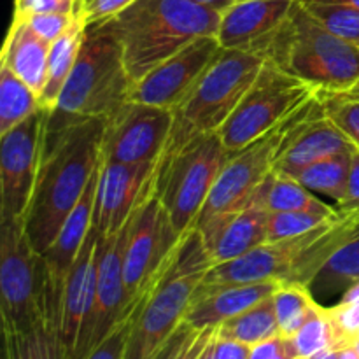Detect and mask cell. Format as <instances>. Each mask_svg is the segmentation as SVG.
Segmentation results:
<instances>
[{"label":"cell","mask_w":359,"mask_h":359,"mask_svg":"<svg viewBox=\"0 0 359 359\" xmlns=\"http://www.w3.org/2000/svg\"><path fill=\"white\" fill-rule=\"evenodd\" d=\"M105 119H69L49 111L41 167L25 216L32 248L42 255L102 165Z\"/></svg>","instance_id":"cell-1"},{"label":"cell","mask_w":359,"mask_h":359,"mask_svg":"<svg viewBox=\"0 0 359 359\" xmlns=\"http://www.w3.org/2000/svg\"><path fill=\"white\" fill-rule=\"evenodd\" d=\"M221 13L195 0H135L102 25L121 46L133 83L195 39L217 37Z\"/></svg>","instance_id":"cell-2"},{"label":"cell","mask_w":359,"mask_h":359,"mask_svg":"<svg viewBox=\"0 0 359 359\" xmlns=\"http://www.w3.org/2000/svg\"><path fill=\"white\" fill-rule=\"evenodd\" d=\"M256 55L305 81L318 93L359 86L358 46L323 27L300 0Z\"/></svg>","instance_id":"cell-3"},{"label":"cell","mask_w":359,"mask_h":359,"mask_svg":"<svg viewBox=\"0 0 359 359\" xmlns=\"http://www.w3.org/2000/svg\"><path fill=\"white\" fill-rule=\"evenodd\" d=\"M202 237L191 230L182 241L170 269L140 302L126 344L125 359H154L184 321L200 280L210 269Z\"/></svg>","instance_id":"cell-4"},{"label":"cell","mask_w":359,"mask_h":359,"mask_svg":"<svg viewBox=\"0 0 359 359\" xmlns=\"http://www.w3.org/2000/svg\"><path fill=\"white\" fill-rule=\"evenodd\" d=\"M263 63L265 60L256 53L221 49L195 90L172 112L174 121L163 154L219 132L255 83Z\"/></svg>","instance_id":"cell-5"},{"label":"cell","mask_w":359,"mask_h":359,"mask_svg":"<svg viewBox=\"0 0 359 359\" xmlns=\"http://www.w3.org/2000/svg\"><path fill=\"white\" fill-rule=\"evenodd\" d=\"M132 88L119 42L102 25H88L76 65L51 112L69 119H107L130 100Z\"/></svg>","instance_id":"cell-6"},{"label":"cell","mask_w":359,"mask_h":359,"mask_svg":"<svg viewBox=\"0 0 359 359\" xmlns=\"http://www.w3.org/2000/svg\"><path fill=\"white\" fill-rule=\"evenodd\" d=\"M228 156L230 151L221 137L210 133L174 153L163 154L158 161L154 193L181 237L195 230L196 219Z\"/></svg>","instance_id":"cell-7"},{"label":"cell","mask_w":359,"mask_h":359,"mask_svg":"<svg viewBox=\"0 0 359 359\" xmlns=\"http://www.w3.org/2000/svg\"><path fill=\"white\" fill-rule=\"evenodd\" d=\"M46 272L23 221H0V318L2 332L46 326Z\"/></svg>","instance_id":"cell-8"},{"label":"cell","mask_w":359,"mask_h":359,"mask_svg":"<svg viewBox=\"0 0 359 359\" xmlns=\"http://www.w3.org/2000/svg\"><path fill=\"white\" fill-rule=\"evenodd\" d=\"M316 95L311 84L265 62L217 135L230 153H237L283 125Z\"/></svg>","instance_id":"cell-9"},{"label":"cell","mask_w":359,"mask_h":359,"mask_svg":"<svg viewBox=\"0 0 359 359\" xmlns=\"http://www.w3.org/2000/svg\"><path fill=\"white\" fill-rule=\"evenodd\" d=\"M184 237L175 231L156 193L135 210L126 242L125 284L132 304L142 300L167 273Z\"/></svg>","instance_id":"cell-10"},{"label":"cell","mask_w":359,"mask_h":359,"mask_svg":"<svg viewBox=\"0 0 359 359\" xmlns=\"http://www.w3.org/2000/svg\"><path fill=\"white\" fill-rule=\"evenodd\" d=\"M49 111L41 109L0 135V221H23L41 167Z\"/></svg>","instance_id":"cell-11"},{"label":"cell","mask_w":359,"mask_h":359,"mask_svg":"<svg viewBox=\"0 0 359 359\" xmlns=\"http://www.w3.org/2000/svg\"><path fill=\"white\" fill-rule=\"evenodd\" d=\"M284 123L244 149L230 153L207 196L195 228L223 219L252 205L259 186L273 170V160L283 135Z\"/></svg>","instance_id":"cell-12"},{"label":"cell","mask_w":359,"mask_h":359,"mask_svg":"<svg viewBox=\"0 0 359 359\" xmlns=\"http://www.w3.org/2000/svg\"><path fill=\"white\" fill-rule=\"evenodd\" d=\"M174 116L165 109L128 100L105 119L102 163L139 165L160 161Z\"/></svg>","instance_id":"cell-13"},{"label":"cell","mask_w":359,"mask_h":359,"mask_svg":"<svg viewBox=\"0 0 359 359\" xmlns=\"http://www.w3.org/2000/svg\"><path fill=\"white\" fill-rule=\"evenodd\" d=\"M105 241L107 238L91 228L67 277L55 332H53L58 359H81L86 326L97 298L98 266H100Z\"/></svg>","instance_id":"cell-14"},{"label":"cell","mask_w":359,"mask_h":359,"mask_svg":"<svg viewBox=\"0 0 359 359\" xmlns=\"http://www.w3.org/2000/svg\"><path fill=\"white\" fill-rule=\"evenodd\" d=\"M217 37L195 39L133 83L130 100L174 112L221 53Z\"/></svg>","instance_id":"cell-15"},{"label":"cell","mask_w":359,"mask_h":359,"mask_svg":"<svg viewBox=\"0 0 359 359\" xmlns=\"http://www.w3.org/2000/svg\"><path fill=\"white\" fill-rule=\"evenodd\" d=\"M351 151H354V147L330 121L316 95L284 123L273 170L290 175L305 165Z\"/></svg>","instance_id":"cell-16"},{"label":"cell","mask_w":359,"mask_h":359,"mask_svg":"<svg viewBox=\"0 0 359 359\" xmlns=\"http://www.w3.org/2000/svg\"><path fill=\"white\" fill-rule=\"evenodd\" d=\"M158 161L139 165L102 163L93 207V228L111 238L154 189Z\"/></svg>","instance_id":"cell-17"},{"label":"cell","mask_w":359,"mask_h":359,"mask_svg":"<svg viewBox=\"0 0 359 359\" xmlns=\"http://www.w3.org/2000/svg\"><path fill=\"white\" fill-rule=\"evenodd\" d=\"M132 217L123 230H119L118 233L105 241L100 266H98L97 298H95L93 311H91L90 321L86 326L81 359H86L88 354L98 344L104 342L139 304V302L137 304L130 302L125 284V270H123Z\"/></svg>","instance_id":"cell-18"},{"label":"cell","mask_w":359,"mask_h":359,"mask_svg":"<svg viewBox=\"0 0 359 359\" xmlns=\"http://www.w3.org/2000/svg\"><path fill=\"white\" fill-rule=\"evenodd\" d=\"M98 174H100V168L93 175L86 191L81 196L72 212L67 216L55 242L49 245L48 251L42 252V263H44L46 272V300H48V305H46V328L51 332V335L55 332L67 277H69L70 270H72L74 263H76L77 256L83 249L88 233L93 228V207Z\"/></svg>","instance_id":"cell-19"},{"label":"cell","mask_w":359,"mask_h":359,"mask_svg":"<svg viewBox=\"0 0 359 359\" xmlns=\"http://www.w3.org/2000/svg\"><path fill=\"white\" fill-rule=\"evenodd\" d=\"M314 231V230H312ZM312 231L290 241L265 242L244 256L210 266L200 280L196 291H209L233 284L265 283V280H290L302 252L307 248Z\"/></svg>","instance_id":"cell-20"},{"label":"cell","mask_w":359,"mask_h":359,"mask_svg":"<svg viewBox=\"0 0 359 359\" xmlns=\"http://www.w3.org/2000/svg\"><path fill=\"white\" fill-rule=\"evenodd\" d=\"M297 0H238L221 13L217 41L223 49L256 53L290 16Z\"/></svg>","instance_id":"cell-21"},{"label":"cell","mask_w":359,"mask_h":359,"mask_svg":"<svg viewBox=\"0 0 359 359\" xmlns=\"http://www.w3.org/2000/svg\"><path fill=\"white\" fill-rule=\"evenodd\" d=\"M269 212L259 207H248L237 214L196 226L202 237L210 265L231 262L266 242Z\"/></svg>","instance_id":"cell-22"},{"label":"cell","mask_w":359,"mask_h":359,"mask_svg":"<svg viewBox=\"0 0 359 359\" xmlns=\"http://www.w3.org/2000/svg\"><path fill=\"white\" fill-rule=\"evenodd\" d=\"M279 280H265L252 284L214 287L209 291H195L184 314V323L196 330L212 328L221 323L249 311L255 305L276 293Z\"/></svg>","instance_id":"cell-23"},{"label":"cell","mask_w":359,"mask_h":359,"mask_svg":"<svg viewBox=\"0 0 359 359\" xmlns=\"http://www.w3.org/2000/svg\"><path fill=\"white\" fill-rule=\"evenodd\" d=\"M49 48L51 44L39 37L21 18L13 16L4 41L0 63L28 84L39 95V100L48 79Z\"/></svg>","instance_id":"cell-24"},{"label":"cell","mask_w":359,"mask_h":359,"mask_svg":"<svg viewBox=\"0 0 359 359\" xmlns=\"http://www.w3.org/2000/svg\"><path fill=\"white\" fill-rule=\"evenodd\" d=\"M251 207H259L266 212H318L325 216H335L337 207L319 200L311 189L283 172L272 170L259 186Z\"/></svg>","instance_id":"cell-25"},{"label":"cell","mask_w":359,"mask_h":359,"mask_svg":"<svg viewBox=\"0 0 359 359\" xmlns=\"http://www.w3.org/2000/svg\"><path fill=\"white\" fill-rule=\"evenodd\" d=\"M86 21L83 14L77 9V18L69 30L60 35L56 41L51 42L49 48V62H48V79H46L44 91L41 95V107L46 111H53L56 107L60 93L72 72L74 65L79 56L81 46H83L84 35H86Z\"/></svg>","instance_id":"cell-26"},{"label":"cell","mask_w":359,"mask_h":359,"mask_svg":"<svg viewBox=\"0 0 359 359\" xmlns=\"http://www.w3.org/2000/svg\"><path fill=\"white\" fill-rule=\"evenodd\" d=\"M351 153L332 154V156H326L323 160L314 161V163L305 165L290 175L311 191L323 193V195L335 200L337 207H339L347 193Z\"/></svg>","instance_id":"cell-27"},{"label":"cell","mask_w":359,"mask_h":359,"mask_svg":"<svg viewBox=\"0 0 359 359\" xmlns=\"http://www.w3.org/2000/svg\"><path fill=\"white\" fill-rule=\"evenodd\" d=\"M217 335L221 339L233 340V342L244 344L248 347L279 335V325H277L272 297L251 307L249 311L221 323L217 326Z\"/></svg>","instance_id":"cell-28"},{"label":"cell","mask_w":359,"mask_h":359,"mask_svg":"<svg viewBox=\"0 0 359 359\" xmlns=\"http://www.w3.org/2000/svg\"><path fill=\"white\" fill-rule=\"evenodd\" d=\"M41 109L39 95L0 63V135Z\"/></svg>","instance_id":"cell-29"},{"label":"cell","mask_w":359,"mask_h":359,"mask_svg":"<svg viewBox=\"0 0 359 359\" xmlns=\"http://www.w3.org/2000/svg\"><path fill=\"white\" fill-rule=\"evenodd\" d=\"M272 300L283 339H293L318 305L311 287L300 283H279Z\"/></svg>","instance_id":"cell-30"},{"label":"cell","mask_w":359,"mask_h":359,"mask_svg":"<svg viewBox=\"0 0 359 359\" xmlns=\"http://www.w3.org/2000/svg\"><path fill=\"white\" fill-rule=\"evenodd\" d=\"M356 283H359V231L328 259L312 280L311 291L319 290L328 294L335 291L346 293Z\"/></svg>","instance_id":"cell-31"},{"label":"cell","mask_w":359,"mask_h":359,"mask_svg":"<svg viewBox=\"0 0 359 359\" xmlns=\"http://www.w3.org/2000/svg\"><path fill=\"white\" fill-rule=\"evenodd\" d=\"M290 340L291 346H293L294 356L304 359L312 358L314 354L330 349V347L340 349V347L346 346L339 337V333H337L328 307H323L319 304L316 305L305 325L298 330L297 335Z\"/></svg>","instance_id":"cell-32"},{"label":"cell","mask_w":359,"mask_h":359,"mask_svg":"<svg viewBox=\"0 0 359 359\" xmlns=\"http://www.w3.org/2000/svg\"><path fill=\"white\" fill-rule=\"evenodd\" d=\"M325 114L359 151V86L332 93H318Z\"/></svg>","instance_id":"cell-33"},{"label":"cell","mask_w":359,"mask_h":359,"mask_svg":"<svg viewBox=\"0 0 359 359\" xmlns=\"http://www.w3.org/2000/svg\"><path fill=\"white\" fill-rule=\"evenodd\" d=\"M4 359H58L55 339L44 325L28 332H4Z\"/></svg>","instance_id":"cell-34"},{"label":"cell","mask_w":359,"mask_h":359,"mask_svg":"<svg viewBox=\"0 0 359 359\" xmlns=\"http://www.w3.org/2000/svg\"><path fill=\"white\" fill-rule=\"evenodd\" d=\"M217 326L196 330L182 321L154 359H202Z\"/></svg>","instance_id":"cell-35"},{"label":"cell","mask_w":359,"mask_h":359,"mask_svg":"<svg viewBox=\"0 0 359 359\" xmlns=\"http://www.w3.org/2000/svg\"><path fill=\"white\" fill-rule=\"evenodd\" d=\"M302 2V0H300ZM305 9L339 37L353 42L359 48V11L339 4L302 2Z\"/></svg>","instance_id":"cell-36"},{"label":"cell","mask_w":359,"mask_h":359,"mask_svg":"<svg viewBox=\"0 0 359 359\" xmlns=\"http://www.w3.org/2000/svg\"><path fill=\"white\" fill-rule=\"evenodd\" d=\"M333 216H325L318 212H269L266 219V242L290 241V238L302 237L309 231L316 230Z\"/></svg>","instance_id":"cell-37"},{"label":"cell","mask_w":359,"mask_h":359,"mask_svg":"<svg viewBox=\"0 0 359 359\" xmlns=\"http://www.w3.org/2000/svg\"><path fill=\"white\" fill-rule=\"evenodd\" d=\"M13 16H18V14H13ZM18 18H21L39 37L51 44L60 35L65 34L70 28V25L76 21L77 9L74 13H39Z\"/></svg>","instance_id":"cell-38"},{"label":"cell","mask_w":359,"mask_h":359,"mask_svg":"<svg viewBox=\"0 0 359 359\" xmlns=\"http://www.w3.org/2000/svg\"><path fill=\"white\" fill-rule=\"evenodd\" d=\"M142 302V300H140ZM139 304L135 305L132 312H130L128 318L104 340V342L98 344L90 354H88L86 359H125V351H126V344H128V337L130 332H132V325L133 319H135L137 309H139Z\"/></svg>","instance_id":"cell-39"},{"label":"cell","mask_w":359,"mask_h":359,"mask_svg":"<svg viewBox=\"0 0 359 359\" xmlns=\"http://www.w3.org/2000/svg\"><path fill=\"white\" fill-rule=\"evenodd\" d=\"M328 311L342 342L346 346L354 344V340L359 337V302L358 304L340 302L339 305L330 307Z\"/></svg>","instance_id":"cell-40"},{"label":"cell","mask_w":359,"mask_h":359,"mask_svg":"<svg viewBox=\"0 0 359 359\" xmlns=\"http://www.w3.org/2000/svg\"><path fill=\"white\" fill-rule=\"evenodd\" d=\"M133 2L135 0H79L77 9L83 14L86 25H95L118 16Z\"/></svg>","instance_id":"cell-41"},{"label":"cell","mask_w":359,"mask_h":359,"mask_svg":"<svg viewBox=\"0 0 359 359\" xmlns=\"http://www.w3.org/2000/svg\"><path fill=\"white\" fill-rule=\"evenodd\" d=\"M79 0H14V14L27 16L39 13H74Z\"/></svg>","instance_id":"cell-42"},{"label":"cell","mask_w":359,"mask_h":359,"mask_svg":"<svg viewBox=\"0 0 359 359\" xmlns=\"http://www.w3.org/2000/svg\"><path fill=\"white\" fill-rule=\"evenodd\" d=\"M248 346L233 342V340L221 339V337L217 335L216 328V335H214V339L210 340V344L207 346L202 359H248Z\"/></svg>","instance_id":"cell-43"},{"label":"cell","mask_w":359,"mask_h":359,"mask_svg":"<svg viewBox=\"0 0 359 359\" xmlns=\"http://www.w3.org/2000/svg\"><path fill=\"white\" fill-rule=\"evenodd\" d=\"M359 205V151L354 149L351 153V167H349V179H347V193L340 207H356Z\"/></svg>","instance_id":"cell-44"},{"label":"cell","mask_w":359,"mask_h":359,"mask_svg":"<svg viewBox=\"0 0 359 359\" xmlns=\"http://www.w3.org/2000/svg\"><path fill=\"white\" fill-rule=\"evenodd\" d=\"M284 346H286V339H283L280 335L272 337V339L249 347L248 359H273L284 349Z\"/></svg>","instance_id":"cell-45"},{"label":"cell","mask_w":359,"mask_h":359,"mask_svg":"<svg viewBox=\"0 0 359 359\" xmlns=\"http://www.w3.org/2000/svg\"><path fill=\"white\" fill-rule=\"evenodd\" d=\"M195 2L202 4V6L209 7V9L217 11V13H224L230 6H233L235 0H195Z\"/></svg>","instance_id":"cell-46"},{"label":"cell","mask_w":359,"mask_h":359,"mask_svg":"<svg viewBox=\"0 0 359 359\" xmlns=\"http://www.w3.org/2000/svg\"><path fill=\"white\" fill-rule=\"evenodd\" d=\"M339 359H359V353L354 344L344 346L339 349Z\"/></svg>","instance_id":"cell-47"},{"label":"cell","mask_w":359,"mask_h":359,"mask_svg":"<svg viewBox=\"0 0 359 359\" xmlns=\"http://www.w3.org/2000/svg\"><path fill=\"white\" fill-rule=\"evenodd\" d=\"M302 2H325V4H339V6L353 7L359 11V0H302Z\"/></svg>","instance_id":"cell-48"},{"label":"cell","mask_w":359,"mask_h":359,"mask_svg":"<svg viewBox=\"0 0 359 359\" xmlns=\"http://www.w3.org/2000/svg\"><path fill=\"white\" fill-rule=\"evenodd\" d=\"M309 359H339V349L337 347H330V349L321 351V353L314 354V356Z\"/></svg>","instance_id":"cell-49"},{"label":"cell","mask_w":359,"mask_h":359,"mask_svg":"<svg viewBox=\"0 0 359 359\" xmlns=\"http://www.w3.org/2000/svg\"><path fill=\"white\" fill-rule=\"evenodd\" d=\"M354 346H356V349H358V353H359V337L356 340H354Z\"/></svg>","instance_id":"cell-50"},{"label":"cell","mask_w":359,"mask_h":359,"mask_svg":"<svg viewBox=\"0 0 359 359\" xmlns=\"http://www.w3.org/2000/svg\"><path fill=\"white\" fill-rule=\"evenodd\" d=\"M294 359H304V358H294Z\"/></svg>","instance_id":"cell-51"},{"label":"cell","mask_w":359,"mask_h":359,"mask_svg":"<svg viewBox=\"0 0 359 359\" xmlns=\"http://www.w3.org/2000/svg\"><path fill=\"white\" fill-rule=\"evenodd\" d=\"M235 2H238V0H235Z\"/></svg>","instance_id":"cell-52"}]
</instances>
